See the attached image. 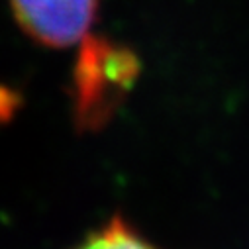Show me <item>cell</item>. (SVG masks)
<instances>
[{"label":"cell","mask_w":249,"mask_h":249,"mask_svg":"<svg viewBox=\"0 0 249 249\" xmlns=\"http://www.w3.org/2000/svg\"><path fill=\"white\" fill-rule=\"evenodd\" d=\"M20 28L49 47L79 45L90 36L98 0H10Z\"/></svg>","instance_id":"2"},{"label":"cell","mask_w":249,"mask_h":249,"mask_svg":"<svg viewBox=\"0 0 249 249\" xmlns=\"http://www.w3.org/2000/svg\"><path fill=\"white\" fill-rule=\"evenodd\" d=\"M75 67V106L83 124H100L114 112L138 75L136 57L106 39L87 37Z\"/></svg>","instance_id":"1"},{"label":"cell","mask_w":249,"mask_h":249,"mask_svg":"<svg viewBox=\"0 0 249 249\" xmlns=\"http://www.w3.org/2000/svg\"><path fill=\"white\" fill-rule=\"evenodd\" d=\"M73 249H159L122 218H112Z\"/></svg>","instance_id":"3"}]
</instances>
